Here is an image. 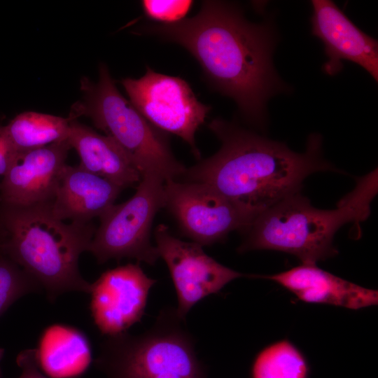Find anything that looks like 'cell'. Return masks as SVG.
I'll list each match as a JSON object with an SVG mask.
<instances>
[{"label":"cell","mask_w":378,"mask_h":378,"mask_svg":"<svg viewBox=\"0 0 378 378\" xmlns=\"http://www.w3.org/2000/svg\"><path fill=\"white\" fill-rule=\"evenodd\" d=\"M36 349L39 367L52 378L79 375L92 360L86 335L72 326L52 324L40 336Z\"/></svg>","instance_id":"e0dca14e"},{"label":"cell","mask_w":378,"mask_h":378,"mask_svg":"<svg viewBox=\"0 0 378 378\" xmlns=\"http://www.w3.org/2000/svg\"><path fill=\"white\" fill-rule=\"evenodd\" d=\"M378 191L377 169L358 178L354 188L336 209L313 206L300 191L291 194L260 214L242 231L239 252L275 250L292 254L303 264L335 256L334 236L344 225L368 218Z\"/></svg>","instance_id":"277c9868"},{"label":"cell","mask_w":378,"mask_h":378,"mask_svg":"<svg viewBox=\"0 0 378 378\" xmlns=\"http://www.w3.org/2000/svg\"><path fill=\"white\" fill-rule=\"evenodd\" d=\"M155 283L139 263H129L104 272L91 284V314L102 333L118 335L139 322Z\"/></svg>","instance_id":"8fae6325"},{"label":"cell","mask_w":378,"mask_h":378,"mask_svg":"<svg viewBox=\"0 0 378 378\" xmlns=\"http://www.w3.org/2000/svg\"><path fill=\"white\" fill-rule=\"evenodd\" d=\"M193 1L189 0H144L141 6L145 15L157 23L172 24L184 19Z\"/></svg>","instance_id":"44dd1931"},{"label":"cell","mask_w":378,"mask_h":378,"mask_svg":"<svg viewBox=\"0 0 378 378\" xmlns=\"http://www.w3.org/2000/svg\"><path fill=\"white\" fill-rule=\"evenodd\" d=\"M67 141L71 148L78 153L79 166L84 169L111 181L122 189L138 184L141 180V173L112 138L97 132L76 119L71 118Z\"/></svg>","instance_id":"2e32d148"},{"label":"cell","mask_w":378,"mask_h":378,"mask_svg":"<svg viewBox=\"0 0 378 378\" xmlns=\"http://www.w3.org/2000/svg\"><path fill=\"white\" fill-rule=\"evenodd\" d=\"M51 203L29 206L0 204V255L34 277L51 301L66 292L90 293L78 260L88 251L96 229L92 222L66 223Z\"/></svg>","instance_id":"3957f363"},{"label":"cell","mask_w":378,"mask_h":378,"mask_svg":"<svg viewBox=\"0 0 378 378\" xmlns=\"http://www.w3.org/2000/svg\"><path fill=\"white\" fill-rule=\"evenodd\" d=\"M122 189L80 166L66 164L50 204L55 218L78 223H91L112 205Z\"/></svg>","instance_id":"5bb4252c"},{"label":"cell","mask_w":378,"mask_h":378,"mask_svg":"<svg viewBox=\"0 0 378 378\" xmlns=\"http://www.w3.org/2000/svg\"><path fill=\"white\" fill-rule=\"evenodd\" d=\"M16 360L22 370L19 378H48L41 372L35 349L21 351Z\"/></svg>","instance_id":"7402d4cb"},{"label":"cell","mask_w":378,"mask_h":378,"mask_svg":"<svg viewBox=\"0 0 378 378\" xmlns=\"http://www.w3.org/2000/svg\"><path fill=\"white\" fill-rule=\"evenodd\" d=\"M312 33L323 44L328 60L323 70L334 76L349 61L364 69L377 83L378 42L360 29L332 1L312 0Z\"/></svg>","instance_id":"7c38bea8"},{"label":"cell","mask_w":378,"mask_h":378,"mask_svg":"<svg viewBox=\"0 0 378 378\" xmlns=\"http://www.w3.org/2000/svg\"><path fill=\"white\" fill-rule=\"evenodd\" d=\"M163 208L183 234L202 246L222 241L234 230L242 232L254 219L211 186L195 181H165Z\"/></svg>","instance_id":"9c48e42d"},{"label":"cell","mask_w":378,"mask_h":378,"mask_svg":"<svg viewBox=\"0 0 378 378\" xmlns=\"http://www.w3.org/2000/svg\"><path fill=\"white\" fill-rule=\"evenodd\" d=\"M155 239L159 256L167 265L176 288V314L183 320L196 303L219 292L232 280L255 277L221 265L208 255L202 246L176 237L164 224L156 227Z\"/></svg>","instance_id":"30bf717a"},{"label":"cell","mask_w":378,"mask_h":378,"mask_svg":"<svg viewBox=\"0 0 378 378\" xmlns=\"http://www.w3.org/2000/svg\"><path fill=\"white\" fill-rule=\"evenodd\" d=\"M2 354H3V350L0 349V359H1V357L2 356ZM0 375H1V370H0Z\"/></svg>","instance_id":"cb8c5ba5"},{"label":"cell","mask_w":378,"mask_h":378,"mask_svg":"<svg viewBox=\"0 0 378 378\" xmlns=\"http://www.w3.org/2000/svg\"><path fill=\"white\" fill-rule=\"evenodd\" d=\"M208 127L220 140L219 150L186 169L185 181L206 183L247 210L255 218L300 191L310 174L337 171L322 154V138L312 134L306 150L296 153L285 144L220 118Z\"/></svg>","instance_id":"7a4b0ae2"},{"label":"cell","mask_w":378,"mask_h":378,"mask_svg":"<svg viewBox=\"0 0 378 378\" xmlns=\"http://www.w3.org/2000/svg\"><path fill=\"white\" fill-rule=\"evenodd\" d=\"M70 149L65 140L17 153L0 183V204L29 206L52 203Z\"/></svg>","instance_id":"4fadbf2b"},{"label":"cell","mask_w":378,"mask_h":378,"mask_svg":"<svg viewBox=\"0 0 378 378\" xmlns=\"http://www.w3.org/2000/svg\"><path fill=\"white\" fill-rule=\"evenodd\" d=\"M121 83L129 101L150 124L163 132L181 138L190 146L195 157L200 158L195 133L211 107L198 101L185 80L147 67L141 78H126Z\"/></svg>","instance_id":"ba28073f"},{"label":"cell","mask_w":378,"mask_h":378,"mask_svg":"<svg viewBox=\"0 0 378 378\" xmlns=\"http://www.w3.org/2000/svg\"><path fill=\"white\" fill-rule=\"evenodd\" d=\"M17 152L8 140L4 126H0V176H4L12 162Z\"/></svg>","instance_id":"603a6c76"},{"label":"cell","mask_w":378,"mask_h":378,"mask_svg":"<svg viewBox=\"0 0 378 378\" xmlns=\"http://www.w3.org/2000/svg\"><path fill=\"white\" fill-rule=\"evenodd\" d=\"M83 99L76 103L69 116H86L112 138L127 154L143 176L155 174L164 181L183 177L186 167L173 155L164 132L150 124L118 90L104 64L99 80H80Z\"/></svg>","instance_id":"5b68a950"},{"label":"cell","mask_w":378,"mask_h":378,"mask_svg":"<svg viewBox=\"0 0 378 378\" xmlns=\"http://www.w3.org/2000/svg\"><path fill=\"white\" fill-rule=\"evenodd\" d=\"M41 290L42 286L34 277L0 255V316L21 297Z\"/></svg>","instance_id":"ffe728a7"},{"label":"cell","mask_w":378,"mask_h":378,"mask_svg":"<svg viewBox=\"0 0 378 378\" xmlns=\"http://www.w3.org/2000/svg\"><path fill=\"white\" fill-rule=\"evenodd\" d=\"M308 368L300 351L289 342H276L255 358L253 378H307Z\"/></svg>","instance_id":"d6986e66"},{"label":"cell","mask_w":378,"mask_h":378,"mask_svg":"<svg viewBox=\"0 0 378 378\" xmlns=\"http://www.w3.org/2000/svg\"><path fill=\"white\" fill-rule=\"evenodd\" d=\"M176 309L162 312L143 334L108 337L95 365L107 378H204V371Z\"/></svg>","instance_id":"8992f818"},{"label":"cell","mask_w":378,"mask_h":378,"mask_svg":"<svg viewBox=\"0 0 378 378\" xmlns=\"http://www.w3.org/2000/svg\"><path fill=\"white\" fill-rule=\"evenodd\" d=\"M294 293L300 300L358 309L377 304L378 292L340 278L318 268L316 264H302L269 276Z\"/></svg>","instance_id":"9a60e30c"},{"label":"cell","mask_w":378,"mask_h":378,"mask_svg":"<svg viewBox=\"0 0 378 378\" xmlns=\"http://www.w3.org/2000/svg\"><path fill=\"white\" fill-rule=\"evenodd\" d=\"M71 118L26 111L7 125L6 134L17 153L26 152L67 140Z\"/></svg>","instance_id":"ac0fdd59"},{"label":"cell","mask_w":378,"mask_h":378,"mask_svg":"<svg viewBox=\"0 0 378 378\" xmlns=\"http://www.w3.org/2000/svg\"><path fill=\"white\" fill-rule=\"evenodd\" d=\"M164 181L145 174L134 195L112 205L99 218L88 251L99 263L111 259L134 258L154 265L160 258L150 241V230L158 211L164 206Z\"/></svg>","instance_id":"52a82bcc"},{"label":"cell","mask_w":378,"mask_h":378,"mask_svg":"<svg viewBox=\"0 0 378 378\" xmlns=\"http://www.w3.org/2000/svg\"><path fill=\"white\" fill-rule=\"evenodd\" d=\"M141 31L186 49L212 88L232 99L254 125H264L268 100L288 89L273 64L274 25L269 20L250 22L234 3L204 1L193 17L172 24L148 23Z\"/></svg>","instance_id":"6da1fadb"}]
</instances>
